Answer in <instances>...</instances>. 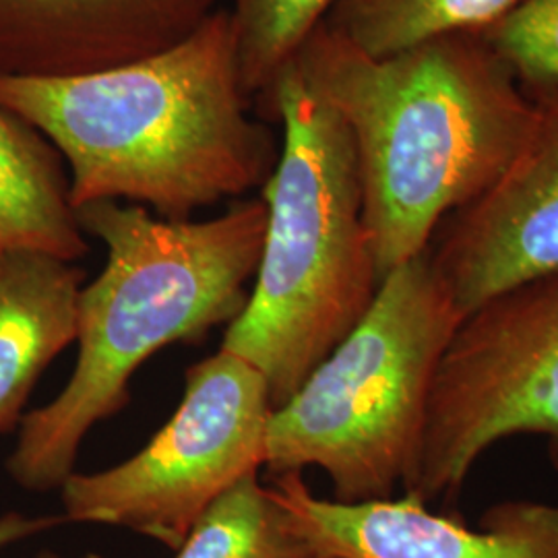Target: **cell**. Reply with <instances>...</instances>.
Returning <instances> with one entry per match:
<instances>
[{"instance_id":"d6986e66","label":"cell","mask_w":558,"mask_h":558,"mask_svg":"<svg viewBox=\"0 0 558 558\" xmlns=\"http://www.w3.org/2000/svg\"><path fill=\"white\" fill-rule=\"evenodd\" d=\"M317 558H331V557H317Z\"/></svg>"},{"instance_id":"7c38bea8","label":"cell","mask_w":558,"mask_h":558,"mask_svg":"<svg viewBox=\"0 0 558 558\" xmlns=\"http://www.w3.org/2000/svg\"><path fill=\"white\" fill-rule=\"evenodd\" d=\"M87 248L59 151L0 106V253L34 251L75 263Z\"/></svg>"},{"instance_id":"277c9868","label":"cell","mask_w":558,"mask_h":558,"mask_svg":"<svg viewBox=\"0 0 558 558\" xmlns=\"http://www.w3.org/2000/svg\"><path fill=\"white\" fill-rule=\"evenodd\" d=\"M257 101L278 120L281 147L260 195L267 226L255 288L221 350L259 371L276 410L359 325L380 279L345 122L294 64Z\"/></svg>"},{"instance_id":"2e32d148","label":"cell","mask_w":558,"mask_h":558,"mask_svg":"<svg viewBox=\"0 0 558 558\" xmlns=\"http://www.w3.org/2000/svg\"><path fill=\"white\" fill-rule=\"evenodd\" d=\"M536 106L558 101V0H523L478 34Z\"/></svg>"},{"instance_id":"e0dca14e","label":"cell","mask_w":558,"mask_h":558,"mask_svg":"<svg viewBox=\"0 0 558 558\" xmlns=\"http://www.w3.org/2000/svg\"><path fill=\"white\" fill-rule=\"evenodd\" d=\"M62 521L64 518H50V515L29 518V515H23L17 511L4 513V515H0V550L11 544H17L21 539L38 536L41 532L60 525Z\"/></svg>"},{"instance_id":"ba28073f","label":"cell","mask_w":558,"mask_h":558,"mask_svg":"<svg viewBox=\"0 0 558 558\" xmlns=\"http://www.w3.org/2000/svg\"><path fill=\"white\" fill-rule=\"evenodd\" d=\"M430 265L461 319L502 292L558 274V101L478 197L440 223Z\"/></svg>"},{"instance_id":"8fae6325","label":"cell","mask_w":558,"mask_h":558,"mask_svg":"<svg viewBox=\"0 0 558 558\" xmlns=\"http://www.w3.org/2000/svg\"><path fill=\"white\" fill-rule=\"evenodd\" d=\"M83 279L71 260L0 253V433L20 424L36 380L77 341Z\"/></svg>"},{"instance_id":"52a82bcc","label":"cell","mask_w":558,"mask_h":558,"mask_svg":"<svg viewBox=\"0 0 558 558\" xmlns=\"http://www.w3.org/2000/svg\"><path fill=\"white\" fill-rule=\"evenodd\" d=\"M274 412L259 371L226 350L186 371L174 416L137 456L60 486L64 521L126 527L179 550L201 513L265 465Z\"/></svg>"},{"instance_id":"6da1fadb","label":"cell","mask_w":558,"mask_h":558,"mask_svg":"<svg viewBox=\"0 0 558 558\" xmlns=\"http://www.w3.org/2000/svg\"><path fill=\"white\" fill-rule=\"evenodd\" d=\"M0 106L54 145L75 209L129 201L166 220L271 179L281 140L253 119L228 9L174 46L73 77H0Z\"/></svg>"},{"instance_id":"4fadbf2b","label":"cell","mask_w":558,"mask_h":558,"mask_svg":"<svg viewBox=\"0 0 558 558\" xmlns=\"http://www.w3.org/2000/svg\"><path fill=\"white\" fill-rule=\"evenodd\" d=\"M523 0H338L325 27L373 59L426 41L478 36Z\"/></svg>"},{"instance_id":"3957f363","label":"cell","mask_w":558,"mask_h":558,"mask_svg":"<svg viewBox=\"0 0 558 558\" xmlns=\"http://www.w3.org/2000/svg\"><path fill=\"white\" fill-rule=\"evenodd\" d=\"M85 234L106 246L100 276L80 296V359L64 389L20 422L7 472L46 493L75 472L87 433L131 398L141 364L177 341L232 323L248 300L267 226L263 199L239 201L211 220H166L143 205L77 207Z\"/></svg>"},{"instance_id":"5b68a950","label":"cell","mask_w":558,"mask_h":558,"mask_svg":"<svg viewBox=\"0 0 558 558\" xmlns=\"http://www.w3.org/2000/svg\"><path fill=\"white\" fill-rule=\"evenodd\" d=\"M461 315L428 248L380 281L359 325L271 412L267 472L317 468L341 502L391 499L418 472L440 359Z\"/></svg>"},{"instance_id":"7a4b0ae2","label":"cell","mask_w":558,"mask_h":558,"mask_svg":"<svg viewBox=\"0 0 558 558\" xmlns=\"http://www.w3.org/2000/svg\"><path fill=\"white\" fill-rule=\"evenodd\" d=\"M292 64L352 135L380 281L499 177L538 119L480 36L373 59L320 25Z\"/></svg>"},{"instance_id":"30bf717a","label":"cell","mask_w":558,"mask_h":558,"mask_svg":"<svg viewBox=\"0 0 558 558\" xmlns=\"http://www.w3.org/2000/svg\"><path fill=\"white\" fill-rule=\"evenodd\" d=\"M218 0H0V77H73L161 52Z\"/></svg>"},{"instance_id":"ac0fdd59","label":"cell","mask_w":558,"mask_h":558,"mask_svg":"<svg viewBox=\"0 0 558 558\" xmlns=\"http://www.w3.org/2000/svg\"><path fill=\"white\" fill-rule=\"evenodd\" d=\"M36 558H66V557H60V555H57V553H50V550H44V553H40L38 557ZM77 558H104L101 555H96V553H87V555H83V557Z\"/></svg>"},{"instance_id":"9a60e30c","label":"cell","mask_w":558,"mask_h":558,"mask_svg":"<svg viewBox=\"0 0 558 558\" xmlns=\"http://www.w3.org/2000/svg\"><path fill=\"white\" fill-rule=\"evenodd\" d=\"M338 0H230L240 81L260 98L299 57Z\"/></svg>"},{"instance_id":"8992f818","label":"cell","mask_w":558,"mask_h":558,"mask_svg":"<svg viewBox=\"0 0 558 558\" xmlns=\"http://www.w3.org/2000/svg\"><path fill=\"white\" fill-rule=\"evenodd\" d=\"M542 437L558 472V274L459 320L433 385L408 493L451 499L500 440Z\"/></svg>"},{"instance_id":"5bb4252c","label":"cell","mask_w":558,"mask_h":558,"mask_svg":"<svg viewBox=\"0 0 558 558\" xmlns=\"http://www.w3.org/2000/svg\"><path fill=\"white\" fill-rule=\"evenodd\" d=\"M251 472L214 500L177 558H317L296 515Z\"/></svg>"},{"instance_id":"9c48e42d","label":"cell","mask_w":558,"mask_h":558,"mask_svg":"<svg viewBox=\"0 0 558 558\" xmlns=\"http://www.w3.org/2000/svg\"><path fill=\"white\" fill-rule=\"evenodd\" d=\"M271 488L319 557L558 558L555 502L502 500L484 511L480 527H468L412 493L364 502L320 499L302 472L278 476Z\"/></svg>"}]
</instances>
